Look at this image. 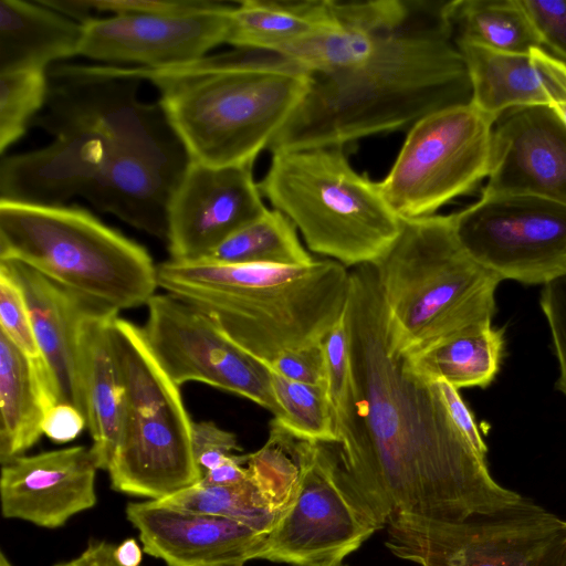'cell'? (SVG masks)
<instances>
[{"label":"cell","mask_w":566,"mask_h":566,"mask_svg":"<svg viewBox=\"0 0 566 566\" xmlns=\"http://www.w3.org/2000/svg\"><path fill=\"white\" fill-rule=\"evenodd\" d=\"M344 317L350 380L334 446L382 527L397 515L457 522L520 501L454 424L436 381L413 374L391 344L371 264L350 270Z\"/></svg>","instance_id":"1"},{"label":"cell","mask_w":566,"mask_h":566,"mask_svg":"<svg viewBox=\"0 0 566 566\" xmlns=\"http://www.w3.org/2000/svg\"><path fill=\"white\" fill-rule=\"evenodd\" d=\"M444 3L412 1L405 22L384 34L361 61L307 72L303 97L268 149L344 147L471 103L468 69L447 27Z\"/></svg>","instance_id":"2"},{"label":"cell","mask_w":566,"mask_h":566,"mask_svg":"<svg viewBox=\"0 0 566 566\" xmlns=\"http://www.w3.org/2000/svg\"><path fill=\"white\" fill-rule=\"evenodd\" d=\"M157 275L158 287L269 367L285 350L321 344L342 319L350 287V270L331 259L303 266L168 260Z\"/></svg>","instance_id":"3"},{"label":"cell","mask_w":566,"mask_h":566,"mask_svg":"<svg viewBox=\"0 0 566 566\" xmlns=\"http://www.w3.org/2000/svg\"><path fill=\"white\" fill-rule=\"evenodd\" d=\"M159 104L189 159L212 167L253 164L303 97L308 74L279 54L235 49L186 66H129Z\"/></svg>","instance_id":"4"},{"label":"cell","mask_w":566,"mask_h":566,"mask_svg":"<svg viewBox=\"0 0 566 566\" xmlns=\"http://www.w3.org/2000/svg\"><path fill=\"white\" fill-rule=\"evenodd\" d=\"M401 220L396 240L371 263L391 344L408 355L491 323L501 280L467 254L452 216Z\"/></svg>","instance_id":"5"},{"label":"cell","mask_w":566,"mask_h":566,"mask_svg":"<svg viewBox=\"0 0 566 566\" xmlns=\"http://www.w3.org/2000/svg\"><path fill=\"white\" fill-rule=\"evenodd\" d=\"M0 261L117 312L147 305L158 287L148 251L77 206L0 200Z\"/></svg>","instance_id":"6"},{"label":"cell","mask_w":566,"mask_h":566,"mask_svg":"<svg viewBox=\"0 0 566 566\" xmlns=\"http://www.w3.org/2000/svg\"><path fill=\"white\" fill-rule=\"evenodd\" d=\"M259 188L310 251L347 269L374 263L401 229L378 182L357 172L340 146L273 153Z\"/></svg>","instance_id":"7"},{"label":"cell","mask_w":566,"mask_h":566,"mask_svg":"<svg viewBox=\"0 0 566 566\" xmlns=\"http://www.w3.org/2000/svg\"><path fill=\"white\" fill-rule=\"evenodd\" d=\"M124 387V418L107 470L117 492L158 501L201 480L192 423L177 386L163 369L143 328L113 317L107 327Z\"/></svg>","instance_id":"8"},{"label":"cell","mask_w":566,"mask_h":566,"mask_svg":"<svg viewBox=\"0 0 566 566\" xmlns=\"http://www.w3.org/2000/svg\"><path fill=\"white\" fill-rule=\"evenodd\" d=\"M386 547L419 566H566V521L527 497L463 521L397 515Z\"/></svg>","instance_id":"9"},{"label":"cell","mask_w":566,"mask_h":566,"mask_svg":"<svg viewBox=\"0 0 566 566\" xmlns=\"http://www.w3.org/2000/svg\"><path fill=\"white\" fill-rule=\"evenodd\" d=\"M495 118L472 103L436 111L410 128L378 187L401 219L436 214L488 177Z\"/></svg>","instance_id":"10"},{"label":"cell","mask_w":566,"mask_h":566,"mask_svg":"<svg viewBox=\"0 0 566 566\" xmlns=\"http://www.w3.org/2000/svg\"><path fill=\"white\" fill-rule=\"evenodd\" d=\"M384 528L340 464L334 444L315 443L291 505L269 531L258 559L340 566Z\"/></svg>","instance_id":"11"},{"label":"cell","mask_w":566,"mask_h":566,"mask_svg":"<svg viewBox=\"0 0 566 566\" xmlns=\"http://www.w3.org/2000/svg\"><path fill=\"white\" fill-rule=\"evenodd\" d=\"M48 76L46 103L32 125L54 137L91 133L125 150L181 144L159 102L138 98L143 80L129 66L64 63L51 66Z\"/></svg>","instance_id":"12"},{"label":"cell","mask_w":566,"mask_h":566,"mask_svg":"<svg viewBox=\"0 0 566 566\" xmlns=\"http://www.w3.org/2000/svg\"><path fill=\"white\" fill-rule=\"evenodd\" d=\"M451 216L467 254L501 281L545 285L566 274V205L528 195H481Z\"/></svg>","instance_id":"13"},{"label":"cell","mask_w":566,"mask_h":566,"mask_svg":"<svg viewBox=\"0 0 566 566\" xmlns=\"http://www.w3.org/2000/svg\"><path fill=\"white\" fill-rule=\"evenodd\" d=\"M143 332L156 359L177 385L199 381L244 397L282 415L269 366L230 338L203 313L171 294H155L147 303Z\"/></svg>","instance_id":"14"},{"label":"cell","mask_w":566,"mask_h":566,"mask_svg":"<svg viewBox=\"0 0 566 566\" xmlns=\"http://www.w3.org/2000/svg\"><path fill=\"white\" fill-rule=\"evenodd\" d=\"M234 4L180 14L109 15L84 23L78 55L149 70L189 65L226 43Z\"/></svg>","instance_id":"15"},{"label":"cell","mask_w":566,"mask_h":566,"mask_svg":"<svg viewBox=\"0 0 566 566\" xmlns=\"http://www.w3.org/2000/svg\"><path fill=\"white\" fill-rule=\"evenodd\" d=\"M252 167L253 164L212 167L189 161L168 207L169 260H202L269 210Z\"/></svg>","instance_id":"16"},{"label":"cell","mask_w":566,"mask_h":566,"mask_svg":"<svg viewBox=\"0 0 566 566\" xmlns=\"http://www.w3.org/2000/svg\"><path fill=\"white\" fill-rule=\"evenodd\" d=\"M481 195H528L566 205V125L549 106L514 107L496 117Z\"/></svg>","instance_id":"17"},{"label":"cell","mask_w":566,"mask_h":566,"mask_svg":"<svg viewBox=\"0 0 566 566\" xmlns=\"http://www.w3.org/2000/svg\"><path fill=\"white\" fill-rule=\"evenodd\" d=\"M97 470L91 448L84 446L20 455L1 468L2 516L61 527L96 504Z\"/></svg>","instance_id":"18"},{"label":"cell","mask_w":566,"mask_h":566,"mask_svg":"<svg viewBox=\"0 0 566 566\" xmlns=\"http://www.w3.org/2000/svg\"><path fill=\"white\" fill-rule=\"evenodd\" d=\"M125 514L138 531L144 552L167 566H243L258 559L268 535L234 520L150 500L128 503Z\"/></svg>","instance_id":"19"},{"label":"cell","mask_w":566,"mask_h":566,"mask_svg":"<svg viewBox=\"0 0 566 566\" xmlns=\"http://www.w3.org/2000/svg\"><path fill=\"white\" fill-rule=\"evenodd\" d=\"M21 289L57 403H69L85 416L81 370V335L86 317L101 304L59 285L15 261H0ZM86 419V418H85Z\"/></svg>","instance_id":"20"},{"label":"cell","mask_w":566,"mask_h":566,"mask_svg":"<svg viewBox=\"0 0 566 566\" xmlns=\"http://www.w3.org/2000/svg\"><path fill=\"white\" fill-rule=\"evenodd\" d=\"M126 151L109 139L76 133L54 137L49 145L3 157L0 200L36 206H64L86 198L102 169Z\"/></svg>","instance_id":"21"},{"label":"cell","mask_w":566,"mask_h":566,"mask_svg":"<svg viewBox=\"0 0 566 566\" xmlns=\"http://www.w3.org/2000/svg\"><path fill=\"white\" fill-rule=\"evenodd\" d=\"M189 161L184 145L118 154L102 169L85 199L95 209L166 241L169 202Z\"/></svg>","instance_id":"22"},{"label":"cell","mask_w":566,"mask_h":566,"mask_svg":"<svg viewBox=\"0 0 566 566\" xmlns=\"http://www.w3.org/2000/svg\"><path fill=\"white\" fill-rule=\"evenodd\" d=\"M471 82V103L496 117L514 107L566 102V63L542 48L526 54L457 45Z\"/></svg>","instance_id":"23"},{"label":"cell","mask_w":566,"mask_h":566,"mask_svg":"<svg viewBox=\"0 0 566 566\" xmlns=\"http://www.w3.org/2000/svg\"><path fill=\"white\" fill-rule=\"evenodd\" d=\"M332 22L279 54L307 72H326L361 61L386 33L408 18L412 1H334Z\"/></svg>","instance_id":"24"},{"label":"cell","mask_w":566,"mask_h":566,"mask_svg":"<svg viewBox=\"0 0 566 566\" xmlns=\"http://www.w3.org/2000/svg\"><path fill=\"white\" fill-rule=\"evenodd\" d=\"M118 312L95 308L84 321L81 335V370L91 451L99 470L107 471L120 437L125 396L112 352L107 327Z\"/></svg>","instance_id":"25"},{"label":"cell","mask_w":566,"mask_h":566,"mask_svg":"<svg viewBox=\"0 0 566 566\" xmlns=\"http://www.w3.org/2000/svg\"><path fill=\"white\" fill-rule=\"evenodd\" d=\"M84 27L41 0H0V74L78 55Z\"/></svg>","instance_id":"26"},{"label":"cell","mask_w":566,"mask_h":566,"mask_svg":"<svg viewBox=\"0 0 566 566\" xmlns=\"http://www.w3.org/2000/svg\"><path fill=\"white\" fill-rule=\"evenodd\" d=\"M42 363L30 359L0 331V462L20 457L43 434L56 405Z\"/></svg>","instance_id":"27"},{"label":"cell","mask_w":566,"mask_h":566,"mask_svg":"<svg viewBox=\"0 0 566 566\" xmlns=\"http://www.w3.org/2000/svg\"><path fill=\"white\" fill-rule=\"evenodd\" d=\"M504 345V331L488 323L410 353L406 360L409 369L426 380L442 379L458 390L485 388L499 373Z\"/></svg>","instance_id":"28"},{"label":"cell","mask_w":566,"mask_h":566,"mask_svg":"<svg viewBox=\"0 0 566 566\" xmlns=\"http://www.w3.org/2000/svg\"><path fill=\"white\" fill-rule=\"evenodd\" d=\"M332 18V1L244 0L231 11L226 43L277 53L327 27Z\"/></svg>","instance_id":"29"},{"label":"cell","mask_w":566,"mask_h":566,"mask_svg":"<svg viewBox=\"0 0 566 566\" xmlns=\"http://www.w3.org/2000/svg\"><path fill=\"white\" fill-rule=\"evenodd\" d=\"M443 17L455 45L511 54L542 48L518 0L446 1Z\"/></svg>","instance_id":"30"},{"label":"cell","mask_w":566,"mask_h":566,"mask_svg":"<svg viewBox=\"0 0 566 566\" xmlns=\"http://www.w3.org/2000/svg\"><path fill=\"white\" fill-rule=\"evenodd\" d=\"M202 260L284 266L310 265L315 261L301 243L294 224L275 209L234 232Z\"/></svg>","instance_id":"31"},{"label":"cell","mask_w":566,"mask_h":566,"mask_svg":"<svg viewBox=\"0 0 566 566\" xmlns=\"http://www.w3.org/2000/svg\"><path fill=\"white\" fill-rule=\"evenodd\" d=\"M315 443L294 436L272 419L266 442L247 454L249 475L275 514L281 515L291 505Z\"/></svg>","instance_id":"32"},{"label":"cell","mask_w":566,"mask_h":566,"mask_svg":"<svg viewBox=\"0 0 566 566\" xmlns=\"http://www.w3.org/2000/svg\"><path fill=\"white\" fill-rule=\"evenodd\" d=\"M155 502L175 510L234 520L266 533L280 516L270 509L251 478L226 485L198 482Z\"/></svg>","instance_id":"33"},{"label":"cell","mask_w":566,"mask_h":566,"mask_svg":"<svg viewBox=\"0 0 566 566\" xmlns=\"http://www.w3.org/2000/svg\"><path fill=\"white\" fill-rule=\"evenodd\" d=\"M270 371L273 394L282 410L273 419L301 439L336 444L338 437L326 385L300 382Z\"/></svg>","instance_id":"34"},{"label":"cell","mask_w":566,"mask_h":566,"mask_svg":"<svg viewBox=\"0 0 566 566\" xmlns=\"http://www.w3.org/2000/svg\"><path fill=\"white\" fill-rule=\"evenodd\" d=\"M49 93L48 71L0 74V151L15 144L42 112Z\"/></svg>","instance_id":"35"},{"label":"cell","mask_w":566,"mask_h":566,"mask_svg":"<svg viewBox=\"0 0 566 566\" xmlns=\"http://www.w3.org/2000/svg\"><path fill=\"white\" fill-rule=\"evenodd\" d=\"M0 331L22 353L30 359L42 363L23 293L2 266H0Z\"/></svg>","instance_id":"36"},{"label":"cell","mask_w":566,"mask_h":566,"mask_svg":"<svg viewBox=\"0 0 566 566\" xmlns=\"http://www.w3.org/2000/svg\"><path fill=\"white\" fill-rule=\"evenodd\" d=\"M322 346L326 389L335 415L345 403L350 380L348 338L344 315L325 336Z\"/></svg>","instance_id":"37"},{"label":"cell","mask_w":566,"mask_h":566,"mask_svg":"<svg viewBox=\"0 0 566 566\" xmlns=\"http://www.w3.org/2000/svg\"><path fill=\"white\" fill-rule=\"evenodd\" d=\"M542 48L566 63V1L518 0Z\"/></svg>","instance_id":"38"},{"label":"cell","mask_w":566,"mask_h":566,"mask_svg":"<svg viewBox=\"0 0 566 566\" xmlns=\"http://www.w3.org/2000/svg\"><path fill=\"white\" fill-rule=\"evenodd\" d=\"M541 307L551 329L559 366L556 386L566 396V274L544 285Z\"/></svg>","instance_id":"39"},{"label":"cell","mask_w":566,"mask_h":566,"mask_svg":"<svg viewBox=\"0 0 566 566\" xmlns=\"http://www.w3.org/2000/svg\"><path fill=\"white\" fill-rule=\"evenodd\" d=\"M193 457L201 473L226 462L241 451L234 433L223 430L212 421L192 423Z\"/></svg>","instance_id":"40"},{"label":"cell","mask_w":566,"mask_h":566,"mask_svg":"<svg viewBox=\"0 0 566 566\" xmlns=\"http://www.w3.org/2000/svg\"><path fill=\"white\" fill-rule=\"evenodd\" d=\"M91 12L111 15L180 14L208 10L219 1L209 0H86Z\"/></svg>","instance_id":"41"},{"label":"cell","mask_w":566,"mask_h":566,"mask_svg":"<svg viewBox=\"0 0 566 566\" xmlns=\"http://www.w3.org/2000/svg\"><path fill=\"white\" fill-rule=\"evenodd\" d=\"M269 368L295 381L326 385L322 343L285 350Z\"/></svg>","instance_id":"42"},{"label":"cell","mask_w":566,"mask_h":566,"mask_svg":"<svg viewBox=\"0 0 566 566\" xmlns=\"http://www.w3.org/2000/svg\"><path fill=\"white\" fill-rule=\"evenodd\" d=\"M434 381L454 424L467 437L476 452L482 458L486 459L488 447L481 436L478 424L474 421L472 412L461 398L459 390L446 380L438 379Z\"/></svg>","instance_id":"43"},{"label":"cell","mask_w":566,"mask_h":566,"mask_svg":"<svg viewBox=\"0 0 566 566\" xmlns=\"http://www.w3.org/2000/svg\"><path fill=\"white\" fill-rule=\"evenodd\" d=\"M86 427L85 416L80 409L69 403H56L46 412L43 434L57 443L76 439Z\"/></svg>","instance_id":"44"},{"label":"cell","mask_w":566,"mask_h":566,"mask_svg":"<svg viewBox=\"0 0 566 566\" xmlns=\"http://www.w3.org/2000/svg\"><path fill=\"white\" fill-rule=\"evenodd\" d=\"M245 462L247 454H233L219 467L205 472L199 483L207 485H226L243 482L250 479Z\"/></svg>","instance_id":"45"},{"label":"cell","mask_w":566,"mask_h":566,"mask_svg":"<svg viewBox=\"0 0 566 566\" xmlns=\"http://www.w3.org/2000/svg\"><path fill=\"white\" fill-rule=\"evenodd\" d=\"M115 547L106 541L92 542L75 558L54 566H122L115 558Z\"/></svg>","instance_id":"46"},{"label":"cell","mask_w":566,"mask_h":566,"mask_svg":"<svg viewBox=\"0 0 566 566\" xmlns=\"http://www.w3.org/2000/svg\"><path fill=\"white\" fill-rule=\"evenodd\" d=\"M144 549L134 538H127L115 547V558L122 566H140Z\"/></svg>","instance_id":"47"},{"label":"cell","mask_w":566,"mask_h":566,"mask_svg":"<svg viewBox=\"0 0 566 566\" xmlns=\"http://www.w3.org/2000/svg\"><path fill=\"white\" fill-rule=\"evenodd\" d=\"M557 116L562 119V122L566 125V102L558 103L551 107Z\"/></svg>","instance_id":"48"},{"label":"cell","mask_w":566,"mask_h":566,"mask_svg":"<svg viewBox=\"0 0 566 566\" xmlns=\"http://www.w3.org/2000/svg\"><path fill=\"white\" fill-rule=\"evenodd\" d=\"M0 566H13L3 552L0 553Z\"/></svg>","instance_id":"49"}]
</instances>
